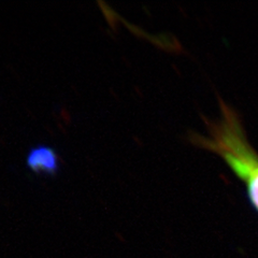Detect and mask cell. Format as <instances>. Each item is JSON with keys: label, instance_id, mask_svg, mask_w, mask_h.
Segmentation results:
<instances>
[{"label": "cell", "instance_id": "cell-1", "mask_svg": "<svg viewBox=\"0 0 258 258\" xmlns=\"http://www.w3.org/2000/svg\"><path fill=\"white\" fill-rule=\"evenodd\" d=\"M221 114L207 122V136L195 135L192 142L219 155L243 182L249 203L258 212V153L249 143L237 111L220 99Z\"/></svg>", "mask_w": 258, "mask_h": 258}, {"label": "cell", "instance_id": "cell-2", "mask_svg": "<svg viewBox=\"0 0 258 258\" xmlns=\"http://www.w3.org/2000/svg\"><path fill=\"white\" fill-rule=\"evenodd\" d=\"M26 166L35 174L54 176L60 170V158L50 145L36 144L27 152Z\"/></svg>", "mask_w": 258, "mask_h": 258}]
</instances>
